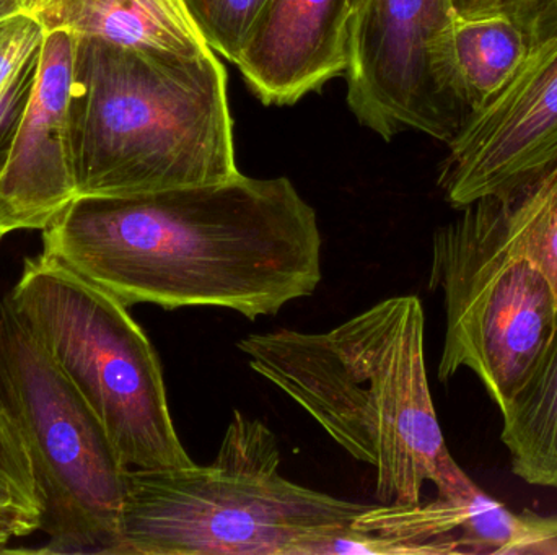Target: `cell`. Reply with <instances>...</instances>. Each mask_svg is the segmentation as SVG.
Here are the masks:
<instances>
[{"label": "cell", "mask_w": 557, "mask_h": 555, "mask_svg": "<svg viewBox=\"0 0 557 555\" xmlns=\"http://www.w3.org/2000/svg\"><path fill=\"white\" fill-rule=\"evenodd\" d=\"M42 256L124 306L276 315L321 282L314 209L290 179L238 175L129 198L75 199L42 228Z\"/></svg>", "instance_id": "obj_1"}, {"label": "cell", "mask_w": 557, "mask_h": 555, "mask_svg": "<svg viewBox=\"0 0 557 555\" xmlns=\"http://www.w3.org/2000/svg\"><path fill=\"white\" fill-rule=\"evenodd\" d=\"M425 316L414 295L392 297L324 332L278 329L238 342L250 367L297 403L344 452L376 472L380 505L471 485L448 452L429 387Z\"/></svg>", "instance_id": "obj_2"}, {"label": "cell", "mask_w": 557, "mask_h": 555, "mask_svg": "<svg viewBox=\"0 0 557 555\" xmlns=\"http://www.w3.org/2000/svg\"><path fill=\"white\" fill-rule=\"evenodd\" d=\"M77 199L129 198L240 175L227 72L212 49H134L75 36Z\"/></svg>", "instance_id": "obj_3"}, {"label": "cell", "mask_w": 557, "mask_h": 555, "mask_svg": "<svg viewBox=\"0 0 557 555\" xmlns=\"http://www.w3.org/2000/svg\"><path fill=\"white\" fill-rule=\"evenodd\" d=\"M273 430L235 411L208 466L129 469L111 555H308L370 505L288 481Z\"/></svg>", "instance_id": "obj_4"}, {"label": "cell", "mask_w": 557, "mask_h": 555, "mask_svg": "<svg viewBox=\"0 0 557 555\" xmlns=\"http://www.w3.org/2000/svg\"><path fill=\"white\" fill-rule=\"evenodd\" d=\"M13 310L81 391L129 469L195 465L180 442L162 364L129 308L51 257H28Z\"/></svg>", "instance_id": "obj_5"}, {"label": "cell", "mask_w": 557, "mask_h": 555, "mask_svg": "<svg viewBox=\"0 0 557 555\" xmlns=\"http://www.w3.org/2000/svg\"><path fill=\"white\" fill-rule=\"evenodd\" d=\"M458 211L432 238L429 287L445 308L438 380L468 368L503 411L555 335L557 292L510 237L499 198Z\"/></svg>", "instance_id": "obj_6"}, {"label": "cell", "mask_w": 557, "mask_h": 555, "mask_svg": "<svg viewBox=\"0 0 557 555\" xmlns=\"http://www.w3.org/2000/svg\"><path fill=\"white\" fill-rule=\"evenodd\" d=\"M0 403L22 432L41 485L42 553L111 555L129 468L7 295L0 300Z\"/></svg>", "instance_id": "obj_7"}, {"label": "cell", "mask_w": 557, "mask_h": 555, "mask_svg": "<svg viewBox=\"0 0 557 555\" xmlns=\"http://www.w3.org/2000/svg\"><path fill=\"white\" fill-rule=\"evenodd\" d=\"M450 0H360L352 13L347 104L389 140L405 129L444 143L470 116L458 91Z\"/></svg>", "instance_id": "obj_8"}, {"label": "cell", "mask_w": 557, "mask_h": 555, "mask_svg": "<svg viewBox=\"0 0 557 555\" xmlns=\"http://www.w3.org/2000/svg\"><path fill=\"white\" fill-rule=\"evenodd\" d=\"M557 160V35L533 46L503 93L448 143L437 185L455 209L503 195Z\"/></svg>", "instance_id": "obj_9"}, {"label": "cell", "mask_w": 557, "mask_h": 555, "mask_svg": "<svg viewBox=\"0 0 557 555\" xmlns=\"http://www.w3.org/2000/svg\"><path fill=\"white\" fill-rule=\"evenodd\" d=\"M75 35L46 33L32 87L0 165V227L42 230L77 199L71 139Z\"/></svg>", "instance_id": "obj_10"}, {"label": "cell", "mask_w": 557, "mask_h": 555, "mask_svg": "<svg viewBox=\"0 0 557 555\" xmlns=\"http://www.w3.org/2000/svg\"><path fill=\"white\" fill-rule=\"evenodd\" d=\"M350 0H268L234 64L264 104L297 103L349 65Z\"/></svg>", "instance_id": "obj_11"}, {"label": "cell", "mask_w": 557, "mask_h": 555, "mask_svg": "<svg viewBox=\"0 0 557 555\" xmlns=\"http://www.w3.org/2000/svg\"><path fill=\"white\" fill-rule=\"evenodd\" d=\"M352 528L399 541L411 555H503L516 514L473 484L463 494H437L425 504L370 505Z\"/></svg>", "instance_id": "obj_12"}, {"label": "cell", "mask_w": 557, "mask_h": 555, "mask_svg": "<svg viewBox=\"0 0 557 555\" xmlns=\"http://www.w3.org/2000/svg\"><path fill=\"white\" fill-rule=\"evenodd\" d=\"M55 29L123 48L186 54L211 49L183 0H65Z\"/></svg>", "instance_id": "obj_13"}, {"label": "cell", "mask_w": 557, "mask_h": 555, "mask_svg": "<svg viewBox=\"0 0 557 555\" xmlns=\"http://www.w3.org/2000/svg\"><path fill=\"white\" fill-rule=\"evenodd\" d=\"M510 469L530 485L557 489V326L512 400L500 411Z\"/></svg>", "instance_id": "obj_14"}, {"label": "cell", "mask_w": 557, "mask_h": 555, "mask_svg": "<svg viewBox=\"0 0 557 555\" xmlns=\"http://www.w3.org/2000/svg\"><path fill=\"white\" fill-rule=\"evenodd\" d=\"M525 33L507 13L455 20L451 36L458 91L470 114L493 103L529 55Z\"/></svg>", "instance_id": "obj_15"}, {"label": "cell", "mask_w": 557, "mask_h": 555, "mask_svg": "<svg viewBox=\"0 0 557 555\" xmlns=\"http://www.w3.org/2000/svg\"><path fill=\"white\" fill-rule=\"evenodd\" d=\"M496 198L503 204L510 237L557 292V160L519 188Z\"/></svg>", "instance_id": "obj_16"}, {"label": "cell", "mask_w": 557, "mask_h": 555, "mask_svg": "<svg viewBox=\"0 0 557 555\" xmlns=\"http://www.w3.org/2000/svg\"><path fill=\"white\" fill-rule=\"evenodd\" d=\"M45 512L28 445L0 403V537L12 541L41 531Z\"/></svg>", "instance_id": "obj_17"}, {"label": "cell", "mask_w": 557, "mask_h": 555, "mask_svg": "<svg viewBox=\"0 0 557 555\" xmlns=\"http://www.w3.org/2000/svg\"><path fill=\"white\" fill-rule=\"evenodd\" d=\"M268 0H183L206 45L234 62Z\"/></svg>", "instance_id": "obj_18"}, {"label": "cell", "mask_w": 557, "mask_h": 555, "mask_svg": "<svg viewBox=\"0 0 557 555\" xmlns=\"http://www.w3.org/2000/svg\"><path fill=\"white\" fill-rule=\"evenodd\" d=\"M46 33V26L28 12L0 22V98L35 71Z\"/></svg>", "instance_id": "obj_19"}, {"label": "cell", "mask_w": 557, "mask_h": 555, "mask_svg": "<svg viewBox=\"0 0 557 555\" xmlns=\"http://www.w3.org/2000/svg\"><path fill=\"white\" fill-rule=\"evenodd\" d=\"M503 555H557V515L516 514V531Z\"/></svg>", "instance_id": "obj_20"}, {"label": "cell", "mask_w": 557, "mask_h": 555, "mask_svg": "<svg viewBox=\"0 0 557 555\" xmlns=\"http://www.w3.org/2000/svg\"><path fill=\"white\" fill-rule=\"evenodd\" d=\"M506 13L522 28L532 48L557 35V0H509Z\"/></svg>", "instance_id": "obj_21"}, {"label": "cell", "mask_w": 557, "mask_h": 555, "mask_svg": "<svg viewBox=\"0 0 557 555\" xmlns=\"http://www.w3.org/2000/svg\"><path fill=\"white\" fill-rule=\"evenodd\" d=\"M457 20L484 18L506 13L509 0H450Z\"/></svg>", "instance_id": "obj_22"}, {"label": "cell", "mask_w": 557, "mask_h": 555, "mask_svg": "<svg viewBox=\"0 0 557 555\" xmlns=\"http://www.w3.org/2000/svg\"><path fill=\"white\" fill-rule=\"evenodd\" d=\"M20 2L25 12L35 15L46 26V31L58 28L59 16L65 0H20Z\"/></svg>", "instance_id": "obj_23"}, {"label": "cell", "mask_w": 557, "mask_h": 555, "mask_svg": "<svg viewBox=\"0 0 557 555\" xmlns=\"http://www.w3.org/2000/svg\"><path fill=\"white\" fill-rule=\"evenodd\" d=\"M38 67V65H36ZM35 71L32 74L26 75L16 87H13L5 97L0 98V126L5 123L7 117L16 110L20 103H22L23 97L26 98L28 94L29 87H32L33 77H35Z\"/></svg>", "instance_id": "obj_24"}, {"label": "cell", "mask_w": 557, "mask_h": 555, "mask_svg": "<svg viewBox=\"0 0 557 555\" xmlns=\"http://www.w3.org/2000/svg\"><path fill=\"white\" fill-rule=\"evenodd\" d=\"M22 12H25V9L20 0H0V22Z\"/></svg>", "instance_id": "obj_25"}, {"label": "cell", "mask_w": 557, "mask_h": 555, "mask_svg": "<svg viewBox=\"0 0 557 555\" xmlns=\"http://www.w3.org/2000/svg\"><path fill=\"white\" fill-rule=\"evenodd\" d=\"M10 541H7L5 538L0 537V553H3V551H7V544H9Z\"/></svg>", "instance_id": "obj_26"}, {"label": "cell", "mask_w": 557, "mask_h": 555, "mask_svg": "<svg viewBox=\"0 0 557 555\" xmlns=\"http://www.w3.org/2000/svg\"><path fill=\"white\" fill-rule=\"evenodd\" d=\"M360 3V0H350V5H352V13H354V10H356V7L359 5Z\"/></svg>", "instance_id": "obj_27"}, {"label": "cell", "mask_w": 557, "mask_h": 555, "mask_svg": "<svg viewBox=\"0 0 557 555\" xmlns=\"http://www.w3.org/2000/svg\"><path fill=\"white\" fill-rule=\"evenodd\" d=\"M5 230H3L2 227H0V240H2L3 237H5Z\"/></svg>", "instance_id": "obj_28"}]
</instances>
